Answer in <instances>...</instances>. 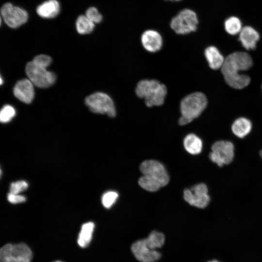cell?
<instances>
[{"mask_svg":"<svg viewBox=\"0 0 262 262\" xmlns=\"http://www.w3.org/2000/svg\"><path fill=\"white\" fill-rule=\"evenodd\" d=\"M171 0V1H180L181 0Z\"/></svg>","mask_w":262,"mask_h":262,"instance_id":"cell-34","label":"cell"},{"mask_svg":"<svg viewBox=\"0 0 262 262\" xmlns=\"http://www.w3.org/2000/svg\"><path fill=\"white\" fill-rule=\"evenodd\" d=\"M1 19H2V17H1V14L0 13V25L1 23Z\"/></svg>","mask_w":262,"mask_h":262,"instance_id":"cell-30","label":"cell"},{"mask_svg":"<svg viewBox=\"0 0 262 262\" xmlns=\"http://www.w3.org/2000/svg\"><path fill=\"white\" fill-rule=\"evenodd\" d=\"M33 84L28 79L18 81L14 88V94L19 100L25 103H30L34 96Z\"/></svg>","mask_w":262,"mask_h":262,"instance_id":"cell-13","label":"cell"},{"mask_svg":"<svg viewBox=\"0 0 262 262\" xmlns=\"http://www.w3.org/2000/svg\"><path fill=\"white\" fill-rule=\"evenodd\" d=\"M29 186V184L25 180H18L11 183L10 186V192L19 194L20 193L26 190Z\"/></svg>","mask_w":262,"mask_h":262,"instance_id":"cell-26","label":"cell"},{"mask_svg":"<svg viewBox=\"0 0 262 262\" xmlns=\"http://www.w3.org/2000/svg\"><path fill=\"white\" fill-rule=\"evenodd\" d=\"M164 235L152 231L147 238L134 242L131 249L135 258L141 262H155L161 257L160 253L156 250L164 245Z\"/></svg>","mask_w":262,"mask_h":262,"instance_id":"cell-2","label":"cell"},{"mask_svg":"<svg viewBox=\"0 0 262 262\" xmlns=\"http://www.w3.org/2000/svg\"><path fill=\"white\" fill-rule=\"evenodd\" d=\"M2 83V80L0 76V85H1Z\"/></svg>","mask_w":262,"mask_h":262,"instance_id":"cell-29","label":"cell"},{"mask_svg":"<svg viewBox=\"0 0 262 262\" xmlns=\"http://www.w3.org/2000/svg\"><path fill=\"white\" fill-rule=\"evenodd\" d=\"M234 156L233 144L228 141H218L212 146L209 154L210 160L219 166L230 163Z\"/></svg>","mask_w":262,"mask_h":262,"instance_id":"cell-9","label":"cell"},{"mask_svg":"<svg viewBox=\"0 0 262 262\" xmlns=\"http://www.w3.org/2000/svg\"><path fill=\"white\" fill-rule=\"evenodd\" d=\"M47 68L33 60L26 65L25 72L34 85L39 88H48L55 83L56 76L53 72L47 70Z\"/></svg>","mask_w":262,"mask_h":262,"instance_id":"cell-5","label":"cell"},{"mask_svg":"<svg viewBox=\"0 0 262 262\" xmlns=\"http://www.w3.org/2000/svg\"><path fill=\"white\" fill-rule=\"evenodd\" d=\"M252 65L250 56L245 52L237 51L225 59L221 72L227 83L235 89H242L250 82V77L240 72L249 69Z\"/></svg>","mask_w":262,"mask_h":262,"instance_id":"cell-1","label":"cell"},{"mask_svg":"<svg viewBox=\"0 0 262 262\" xmlns=\"http://www.w3.org/2000/svg\"><path fill=\"white\" fill-rule=\"evenodd\" d=\"M260 155L261 157V158H262V150H261L260 152Z\"/></svg>","mask_w":262,"mask_h":262,"instance_id":"cell-31","label":"cell"},{"mask_svg":"<svg viewBox=\"0 0 262 262\" xmlns=\"http://www.w3.org/2000/svg\"><path fill=\"white\" fill-rule=\"evenodd\" d=\"M207 105L206 97L201 92L193 93L184 97L180 102L179 124L184 125L190 123L201 115Z\"/></svg>","mask_w":262,"mask_h":262,"instance_id":"cell-4","label":"cell"},{"mask_svg":"<svg viewBox=\"0 0 262 262\" xmlns=\"http://www.w3.org/2000/svg\"><path fill=\"white\" fill-rule=\"evenodd\" d=\"M259 38L258 33L251 27L245 26L239 33V40L243 46L248 50L255 48Z\"/></svg>","mask_w":262,"mask_h":262,"instance_id":"cell-15","label":"cell"},{"mask_svg":"<svg viewBox=\"0 0 262 262\" xmlns=\"http://www.w3.org/2000/svg\"><path fill=\"white\" fill-rule=\"evenodd\" d=\"M32 257V250L24 243L8 244L0 248V262H31Z\"/></svg>","mask_w":262,"mask_h":262,"instance_id":"cell-6","label":"cell"},{"mask_svg":"<svg viewBox=\"0 0 262 262\" xmlns=\"http://www.w3.org/2000/svg\"><path fill=\"white\" fill-rule=\"evenodd\" d=\"M53 262H63L60 261H54Z\"/></svg>","mask_w":262,"mask_h":262,"instance_id":"cell-35","label":"cell"},{"mask_svg":"<svg viewBox=\"0 0 262 262\" xmlns=\"http://www.w3.org/2000/svg\"><path fill=\"white\" fill-rule=\"evenodd\" d=\"M208 262H218L217 261H216V260H213V261Z\"/></svg>","mask_w":262,"mask_h":262,"instance_id":"cell-32","label":"cell"},{"mask_svg":"<svg viewBox=\"0 0 262 262\" xmlns=\"http://www.w3.org/2000/svg\"><path fill=\"white\" fill-rule=\"evenodd\" d=\"M85 104L91 112L100 114H106L114 117L116 110L114 101L107 94L102 92H96L87 96Z\"/></svg>","mask_w":262,"mask_h":262,"instance_id":"cell-7","label":"cell"},{"mask_svg":"<svg viewBox=\"0 0 262 262\" xmlns=\"http://www.w3.org/2000/svg\"><path fill=\"white\" fill-rule=\"evenodd\" d=\"M85 16L94 24L99 23L102 19V15L96 8L93 7H90L87 10Z\"/></svg>","mask_w":262,"mask_h":262,"instance_id":"cell-27","label":"cell"},{"mask_svg":"<svg viewBox=\"0 0 262 262\" xmlns=\"http://www.w3.org/2000/svg\"><path fill=\"white\" fill-rule=\"evenodd\" d=\"M138 183L143 189L149 192L157 191L162 187L158 181L145 175L140 178Z\"/></svg>","mask_w":262,"mask_h":262,"instance_id":"cell-22","label":"cell"},{"mask_svg":"<svg viewBox=\"0 0 262 262\" xmlns=\"http://www.w3.org/2000/svg\"><path fill=\"white\" fill-rule=\"evenodd\" d=\"M186 150L191 154H199L202 150V142L197 135L190 133L187 135L183 140Z\"/></svg>","mask_w":262,"mask_h":262,"instance_id":"cell-20","label":"cell"},{"mask_svg":"<svg viewBox=\"0 0 262 262\" xmlns=\"http://www.w3.org/2000/svg\"><path fill=\"white\" fill-rule=\"evenodd\" d=\"M140 169L143 175H147L157 181L162 187L166 185L169 182V175L164 166L157 161H145L141 164Z\"/></svg>","mask_w":262,"mask_h":262,"instance_id":"cell-12","label":"cell"},{"mask_svg":"<svg viewBox=\"0 0 262 262\" xmlns=\"http://www.w3.org/2000/svg\"><path fill=\"white\" fill-rule=\"evenodd\" d=\"M252 124L248 119L240 117L235 120L231 127L232 132L239 138H244L251 131Z\"/></svg>","mask_w":262,"mask_h":262,"instance_id":"cell-19","label":"cell"},{"mask_svg":"<svg viewBox=\"0 0 262 262\" xmlns=\"http://www.w3.org/2000/svg\"><path fill=\"white\" fill-rule=\"evenodd\" d=\"M7 199L11 203L18 204L24 202L26 200V198L23 195L10 192L7 195Z\"/></svg>","mask_w":262,"mask_h":262,"instance_id":"cell-28","label":"cell"},{"mask_svg":"<svg viewBox=\"0 0 262 262\" xmlns=\"http://www.w3.org/2000/svg\"><path fill=\"white\" fill-rule=\"evenodd\" d=\"M225 28L230 34L235 35L239 33L242 30V25L240 19L235 16L228 18L225 22Z\"/></svg>","mask_w":262,"mask_h":262,"instance_id":"cell-23","label":"cell"},{"mask_svg":"<svg viewBox=\"0 0 262 262\" xmlns=\"http://www.w3.org/2000/svg\"><path fill=\"white\" fill-rule=\"evenodd\" d=\"M141 40L145 49L150 52H157L162 47L163 39L161 35L153 30L145 31L141 35Z\"/></svg>","mask_w":262,"mask_h":262,"instance_id":"cell-14","label":"cell"},{"mask_svg":"<svg viewBox=\"0 0 262 262\" xmlns=\"http://www.w3.org/2000/svg\"><path fill=\"white\" fill-rule=\"evenodd\" d=\"M135 93L138 97L144 99L146 105L149 107L164 103L167 89L157 80H143L137 83Z\"/></svg>","mask_w":262,"mask_h":262,"instance_id":"cell-3","label":"cell"},{"mask_svg":"<svg viewBox=\"0 0 262 262\" xmlns=\"http://www.w3.org/2000/svg\"><path fill=\"white\" fill-rule=\"evenodd\" d=\"M16 111L11 106H4L0 111V122L7 123L9 122L15 115Z\"/></svg>","mask_w":262,"mask_h":262,"instance_id":"cell-25","label":"cell"},{"mask_svg":"<svg viewBox=\"0 0 262 262\" xmlns=\"http://www.w3.org/2000/svg\"><path fill=\"white\" fill-rule=\"evenodd\" d=\"M207 186L204 183L195 185L183 191V198L190 205L199 208L207 207L210 201Z\"/></svg>","mask_w":262,"mask_h":262,"instance_id":"cell-11","label":"cell"},{"mask_svg":"<svg viewBox=\"0 0 262 262\" xmlns=\"http://www.w3.org/2000/svg\"><path fill=\"white\" fill-rule=\"evenodd\" d=\"M95 228V224L92 222L83 224L81 227L77 239L79 246L82 248L87 247L90 244Z\"/></svg>","mask_w":262,"mask_h":262,"instance_id":"cell-18","label":"cell"},{"mask_svg":"<svg viewBox=\"0 0 262 262\" xmlns=\"http://www.w3.org/2000/svg\"><path fill=\"white\" fill-rule=\"evenodd\" d=\"M0 14L7 26L14 29L25 23L28 18V14L25 10L10 3H6L2 6Z\"/></svg>","mask_w":262,"mask_h":262,"instance_id":"cell-10","label":"cell"},{"mask_svg":"<svg viewBox=\"0 0 262 262\" xmlns=\"http://www.w3.org/2000/svg\"><path fill=\"white\" fill-rule=\"evenodd\" d=\"M204 54L212 69L216 70L221 68L225 58L215 47L210 46L206 48Z\"/></svg>","mask_w":262,"mask_h":262,"instance_id":"cell-17","label":"cell"},{"mask_svg":"<svg viewBox=\"0 0 262 262\" xmlns=\"http://www.w3.org/2000/svg\"><path fill=\"white\" fill-rule=\"evenodd\" d=\"M118 196L115 191H109L104 193L101 198L102 205L106 208H111L115 202Z\"/></svg>","mask_w":262,"mask_h":262,"instance_id":"cell-24","label":"cell"},{"mask_svg":"<svg viewBox=\"0 0 262 262\" xmlns=\"http://www.w3.org/2000/svg\"><path fill=\"white\" fill-rule=\"evenodd\" d=\"M60 10V4L57 0H49L39 5L36 12L43 18H51L56 16Z\"/></svg>","mask_w":262,"mask_h":262,"instance_id":"cell-16","label":"cell"},{"mask_svg":"<svg viewBox=\"0 0 262 262\" xmlns=\"http://www.w3.org/2000/svg\"><path fill=\"white\" fill-rule=\"evenodd\" d=\"M198 23L196 13L191 9H184L172 18L170 27L176 33L185 34L195 31Z\"/></svg>","mask_w":262,"mask_h":262,"instance_id":"cell-8","label":"cell"},{"mask_svg":"<svg viewBox=\"0 0 262 262\" xmlns=\"http://www.w3.org/2000/svg\"><path fill=\"white\" fill-rule=\"evenodd\" d=\"M1 173H2L1 170V169L0 168V177L1 176Z\"/></svg>","mask_w":262,"mask_h":262,"instance_id":"cell-33","label":"cell"},{"mask_svg":"<svg viewBox=\"0 0 262 262\" xmlns=\"http://www.w3.org/2000/svg\"><path fill=\"white\" fill-rule=\"evenodd\" d=\"M76 25L77 32L82 34L91 33L95 27V24L90 21L85 15H81L78 17Z\"/></svg>","mask_w":262,"mask_h":262,"instance_id":"cell-21","label":"cell"}]
</instances>
